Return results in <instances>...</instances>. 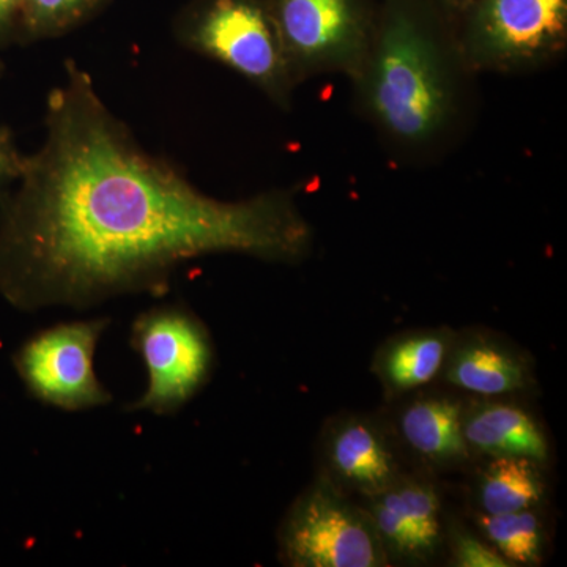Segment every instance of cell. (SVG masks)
Segmentation results:
<instances>
[{
  "label": "cell",
  "instance_id": "obj_1",
  "mask_svg": "<svg viewBox=\"0 0 567 567\" xmlns=\"http://www.w3.org/2000/svg\"><path fill=\"white\" fill-rule=\"evenodd\" d=\"M43 144L0 194V297L18 311L166 293L212 254L293 262L311 230L292 194L208 196L142 147L73 59L48 95Z\"/></svg>",
  "mask_w": 567,
  "mask_h": 567
},
{
  "label": "cell",
  "instance_id": "obj_2",
  "mask_svg": "<svg viewBox=\"0 0 567 567\" xmlns=\"http://www.w3.org/2000/svg\"><path fill=\"white\" fill-rule=\"evenodd\" d=\"M358 82L374 121L401 144L434 141L453 117L447 51L427 22L398 0L372 37Z\"/></svg>",
  "mask_w": 567,
  "mask_h": 567
},
{
  "label": "cell",
  "instance_id": "obj_3",
  "mask_svg": "<svg viewBox=\"0 0 567 567\" xmlns=\"http://www.w3.org/2000/svg\"><path fill=\"white\" fill-rule=\"evenodd\" d=\"M183 44L223 63L286 106L295 84L270 10L257 0H208L182 22Z\"/></svg>",
  "mask_w": 567,
  "mask_h": 567
},
{
  "label": "cell",
  "instance_id": "obj_4",
  "mask_svg": "<svg viewBox=\"0 0 567 567\" xmlns=\"http://www.w3.org/2000/svg\"><path fill=\"white\" fill-rule=\"evenodd\" d=\"M130 346L147 369L145 393L132 412L174 415L203 390L212 374L213 344L207 328L181 305L162 306L134 319Z\"/></svg>",
  "mask_w": 567,
  "mask_h": 567
},
{
  "label": "cell",
  "instance_id": "obj_5",
  "mask_svg": "<svg viewBox=\"0 0 567 567\" xmlns=\"http://www.w3.org/2000/svg\"><path fill=\"white\" fill-rule=\"evenodd\" d=\"M281 558L295 567H377L386 550L368 513L327 480L317 481L284 520Z\"/></svg>",
  "mask_w": 567,
  "mask_h": 567
},
{
  "label": "cell",
  "instance_id": "obj_6",
  "mask_svg": "<svg viewBox=\"0 0 567 567\" xmlns=\"http://www.w3.org/2000/svg\"><path fill=\"white\" fill-rule=\"evenodd\" d=\"M111 320L59 323L29 338L14 354L22 383L43 404L81 412L107 405L112 394L95 372V350Z\"/></svg>",
  "mask_w": 567,
  "mask_h": 567
},
{
  "label": "cell",
  "instance_id": "obj_7",
  "mask_svg": "<svg viewBox=\"0 0 567 567\" xmlns=\"http://www.w3.org/2000/svg\"><path fill=\"white\" fill-rule=\"evenodd\" d=\"M270 13L295 80L320 71L360 80L374 33L357 0H276Z\"/></svg>",
  "mask_w": 567,
  "mask_h": 567
},
{
  "label": "cell",
  "instance_id": "obj_8",
  "mask_svg": "<svg viewBox=\"0 0 567 567\" xmlns=\"http://www.w3.org/2000/svg\"><path fill=\"white\" fill-rule=\"evenodd\" d=\"M566 37L567 0H481L462 52L477 69L524 70L559 54Z\"/></svg>",
  "mask_w": 567,
  "mask_h": 567
},
{
  "label": "cell",
  "instance_id": "obj_9",
  "mask_svg": "<svg viewBox=\"0 0 567 567\" xmlns=\"http://www.w3.org/2000/svg\"><path fill=\"white\" fill-rule=\"evenodd\" d=\"M369 517L386 554L399 558H431L442 543V506L434 488L415 480H395L371 496Z\"/></svg>",
  "mask_w": 567,
  "mask_h": 567
},
{
  "label": "cell",
  "instance_id": "obj_10",
  "mask_svg": "<svg viewBox=\"0 0 567 567\" xmlns=\"http://www.w3.org/2000/svg\"><path fill=\"white\" fill-rule=\"evenodd\" d=\"M443 369L451 385L481 398L516 394L532 382L524 354L484 334L453 342Z\"/></svg>",
  "mask_w": 567,
  "mask_h": 567
},
{
  "label": "cell",
  "instance_id": "obj_11",
  "mask_svg": "<svg viewBox=\"0 0 567 567\" xmlns=\"http://www.w3.org/2000/svg\"><path fill=\"white\" fill-rule=\"evenodd\" d=\"M333 475L358 494L374 496L398 480V465L385 439L374 425L349 417L334 425L327 440Z\"/></svg>",
  "mask_w": 567,
  "mask_h": 567
},
{
  "label": "cell",
  "instance_id": "obj_12",
  "mask_svg": "<svg viewBox=\"0 0 567 567\" xmlns=\"http://www.w3.org/2000/svg\"><path fill=\"white\" fill-rule=\"evenodd\" d=\"M462 434L470 451L491 457H528L543 462L548 443L535 417L506 402L483 401L464 410Z\"/></svg>",
  "mask_w": 567,
  "mask_h": 567
},
{
  "label": "cell",
  "instance_id": "obj_13",
  "mask_svg": "<svg viewBox=\"0 0 567 567\" xmlns=\"http://www.w3.org/2000/svg\"><path fill=\"white\" fill-rule=\"evenodd\" d=\"M461 402L450 395L416 399L401 415V434L417 456L435 465L464 462L470 450L462 434Z\"/></svg>",
  "mask_w": 567,
  "mask_h": 567
},
{
  "label": "cell",
  "instance_id": "obj_14",
  "mask_svg": "<svg viewBox=\"0 0 567 567\" xmlns=\"http://www.w3.org/2000/svg\"><path fill=\"white\" fill-rule=\"evenodd\" d=\"M453 336L446 330H423L399 336L377 354L375 371L394 394L431 383L445 368Z\"/></svg>",
  "mask_w": 567,
  "mask_h": 567
},
{
  "label": "cell",
  "instance_id": "obj_15",
  "mask_svg": "<svg viewBox=\"0 0 567 567\" xmlns=\"http://www.w3.org/2000/svg\"><path fill=\"white\" fill-rule=\"evenodd\" d=\"M543 495L539 462L528 457H492L477 481V503L483 514L533 509Z\"/></svg>",
  "mask_w": 567,
  "mask_h": 567
},
{
  "label": "cell",
  "instance_id": "obj_16",
  "mask_svg": "<svg viewBox=\"0 0 567 567\" xmlns=\"http://www.w3.org/2000/svg\"><path fill=\"white\" fill-rule=\"evenodd\" d=\"M477 522L484 537L511 566H533L543 558V522L535 507L517 513L481 514Z\"/></svg>",
  "mask_w": 567,
  "mask_h": 567
},
{
  "label": "cell",
  "instance_id": "obj_17",
  "mask_svg": "<svg viewBox=\"0 0 567 567\" xmlns=\"http://www.w3.org/2000/svg\"><path fill=\"white\" fill-rule=\"evenodd\" d=\"M106 0H24L17 43L55 39L89 20Z\"/></svg>",
  "mask_w": 567,
  "mask_h": 567
},
{
  "label": "cell",
  "instance_id": "obj_18",
  "mask_svg": "<svg viewBox=\"0 0 567 567\" xmlns=\"http://www.w3.org/2000/svg\"><path fill=\"white\" fill-rule=\"evenodd\" d=\"M454 565L461 567H509L494 547L470 535L462 527L453 529Z\"/></svg>",
  "mask_w": 567,
  "mask_h": 567
},
{
  "label": "cell",
  "instance_id": "obj_19",
  "mask_svg": "<svg viewBox=\"0 0 567 567\" xmlns=\"http://www.w3.org/2000/svg\"><path fill=\"white\" fill-rule=\"evenodd\" d=\"M25 155L17 147L9 130L0 126V194L7 192L20 178Z\"/></svg>",
  "mask_w": 567,
  "mask_h": 567
},
{
  "label": "cell",
  "instance_id": "obj_20",
  "mask_svg": "<svg viewBox=\"0 0 567 567\" xmlns=\"http://www.w3.org/2000/svg\"><path fill=\"white\" fill-rule=\"evenodd\" d=\"M24 0H0V50L17 43Z\"/></svg>",
  "mask_w": 567,
  "mask_h": 567
},
{
  "label": "cell",
  "instance_id": "obj_21",
  "mask_svg": "<svg viewBox=\"0 0 567 567\" xmlns=\"http://www.w3.org/2000/svg\"><path fill=\"white\" fill-rule=\"evenodd\" d=\"M2 73H3V62L0 61V78H2Z\"/></svg>",
  "mask_w": 567,
  "mask_h": 567
},
{
  "label": "cell",
  "instance_id": "obj_22",
  "mask_svg": "<svg viewBox=\"0 0 567 567\" xmlns=\"http://www.w3.org/2000/svg\"><path fill=\"white\" fill-rule=\"evenodd\" d=\"M450 2H453V3H462V2H464V0H450Z\"/></svg>",
  "mask_w": 567,
  "mask_h": 567
}]
</instances>
